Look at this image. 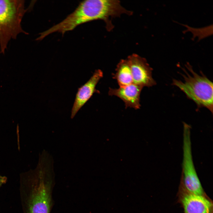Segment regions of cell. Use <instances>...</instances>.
I'll return each instance as SVG.
<instances>
[{
	"instance_id": "cell-2",
	"label": "cell",
	"mask_w": 213,
	"mask_h": 213,
	"mask_svg": "<svg viewBox=\"0 0 213 213\" xmlns=\"http://www.w3.org/2000/svg\"><path fill=\"white\" fill-rule=\"evenodd\" d=\"M186 67L191 74L184 69L185 75L182 74L183 81L173 79L172 85L176 86L196 105L197 109L206 108L212 114L213 83L201 72L199 75L195 72L189 64Z\"/></svg>"
},
{
	"instance_id": "cell-12",
	"label": "cell",
	"mask_w": 213,
	"mask_h": 213,
	"mask_svg": "<svg viewBox=\"0 0 213 213\" xmlns=\"http://www.w3.org/2000/svg\"><path fill=\"white\" fill-rule=\"evenodd\" d=\"M208 213H210V212H208Z\"/></svg>"
},
{
	"instance_id": "cell-3",
	"label": "cell",
	"mask_w": 213,
	"mask_h": 213,
	"mask_svg": "<svg viewBox=\"0 0 213 213\" xmlns=\"http://www.w3.org/2000/svg\"><path fill=\"white\" fill-rule=\"evenodd\" d=\"M25 1L0 0V49L4 54L9 41L20 33H28L21 27L22 18L27 11Z\"/></svg>"
},
{
	"instance_id": "cell-5",
	"label": "cell",
	"mask_w": 213,
	"mask_h": 213,
	"mask_svg": "<svg viewBox=\"0 0 213 213\" xmlns=\"http://www.w3.org/2000/svg\"><path fill=\"white\" fill-rule=\"evenodd\" d=\"M31 188L28 202V213H50L51 206V185L40 180Z\"/></svg>"
},
{
	"instance_id": "cell-9",
	"label": "cell",
	"mask_w": 213,
	"mask_h": 213,
	"mask_svg": "<svg viewBox=\"0 0 213 213\" xmlns=\"http://www.w3.org/2000/svg\"><path fill=\"white\" fill-rule=\"evenodd\" d=\"M181 198L185 213L210 212L212 204L204 196L191 193L188 191Z\"/></svg>"
},
{
	"instance_id": "cell-7",
	"label": "cell",
	"mask_w": 213,
	"mask_h": 213,
	"mask_svg": "<svg viewBox=\"0 0 213 213\" xmlns=\"http://www.w3.org/2000/svg\"><path fill=\"white\" fill-rule=\"evenodd\" d=\"M103 76V72L101 70L99 69L96 70L89 79L78 88L71 110V117L72 118L75 116L94 93H100L99 91L96 89V87Z\"/></svg>"
},
{
	"instance_id": "cell-4",
	"label": "cell",
	"mask_w": 213,
	"mask_h": 213,
	"mask_svg": "<svg viewBox=\"0 0 213 213\" xmlns=\"http://www.w3.org/2000/svg\"><path fill=\"white\" fill-rule=\"evenodd\" d=\"M183 178L187 191L191 193L204 196V191L197 175L193 161L191 132H183Z\"/></svg>"
},
{
	"instance_id": "cell-6",
	"label": "cell",
	"mask_w": 213,
	"mask_h": 213,
	"mask_svg": "<svg viewBox=\"0 0 213 213\" xmlns=\"http://www.w3.org/2000/svg\"><path fill=\"white\" fill-rule=\"evenodd\" d=\"M128 60L131 69L133 83L143 88L150 87L156 84L152 77V69L145 59L135 55Z\"/></svg>"
},
{
	"instance_id": "cell-10",
	"label": "cell",
	"mask_w": 213,
	"mask_h": 213,
	"mask_svg": "<svg viewBox=\"0 0 213 213\" xmlns=\"http://www.w3.org/2000/svg\"><path fill=\"white\" fill-rule=\"evenodd\" d=\"M120 87L129 85L133 83L131 69L128 60H122L118 64L116 72L113 75Z\"/></svg>"
},
{
	"instance_id": "cell-8",
	"label": "cell",
	"mask_w": 213,
	"mask_h": 213,
	"mask_svg": "<svg viewBox=\"0 0 213 213\" xmlns=\"http://www.w3.org/2000/svg\"><path fill=\"white\" fill-rule=\"evenodd\" d=\"M143 88L133 83L118 88H109L108 94L115 96L121 99L124 103L125 108L140 109V94Z\"/></svg>"
},
{
	"instance_id": "cell-11",
	"label": "cell",
	"mask_w": 213,
	"mask_h": 213,
	"mask_svg": "<svg viewBox=\"0 0 213 213\" xmlns=\"http://www.w3.org/2000/svg\"><path fill=\"white\" fill-rule=\"evenodd\" d=\"M6 177L0 175V187L6 182Z\"/></svg>"
},
{
	"instance_id": "cell-1",
	"label": "cell",
	"mask_w": 213,
	"mask_h": 213,
	"mask_svg": "<svg viewBox=\"0 0 213 213\" xmlns=\"http://www.w3.org/2000/svg\"><path fill=\"white\" fill-rule=\"evenodd\" d=\"M123 12L118 1L87 0L81 2L72 13L59 23L43 32L45 36L54 32L64 34L78 25L92 20L105 19Z\"/></svg>"
}]
</instances>
